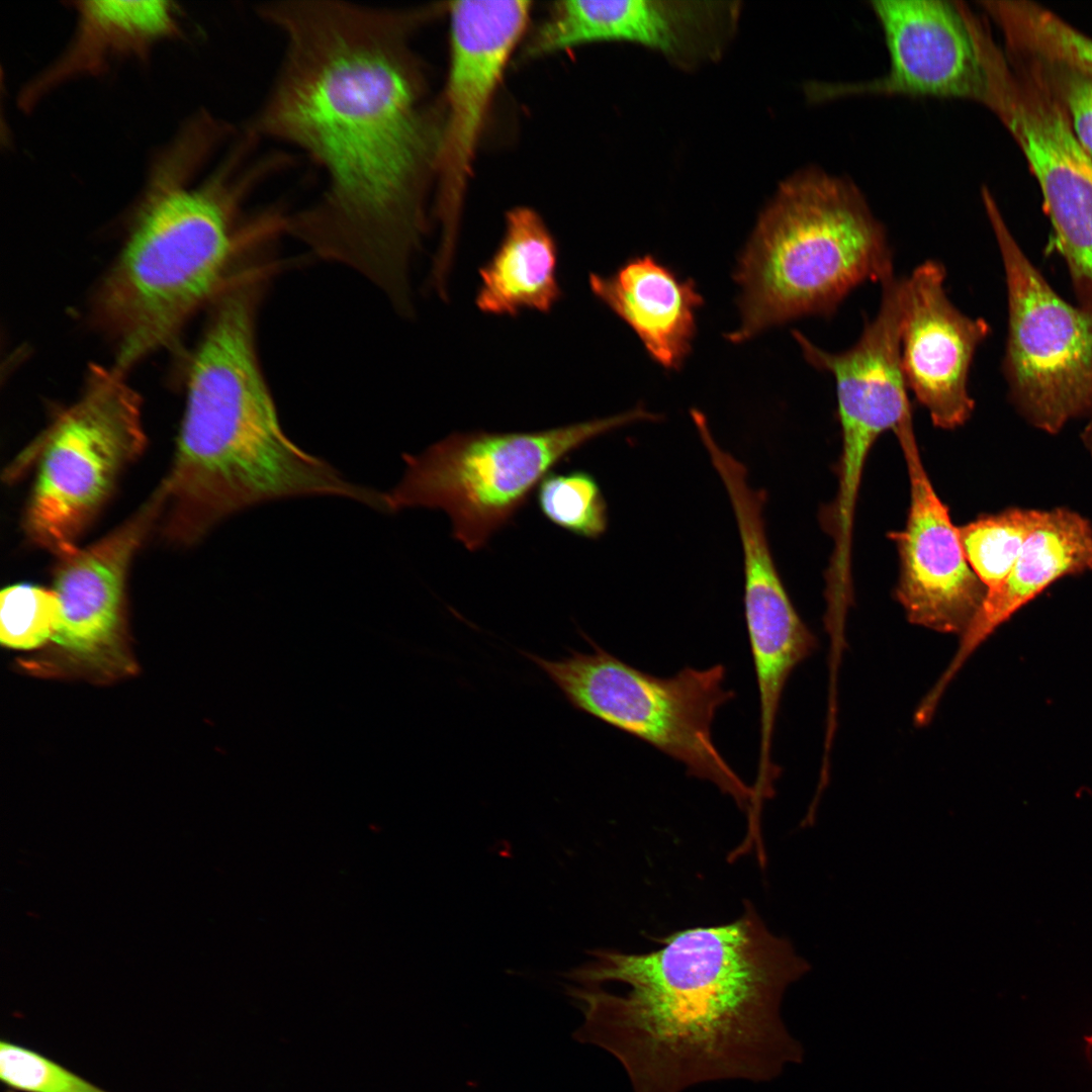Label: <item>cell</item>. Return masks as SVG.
I'll list each match as a JSON object with an SVG mask.
<instances>
[{
    "label": "cell",
    "mask_w": 1092,
    "mask_h": 1092,
    "mask_svg": "<svg viewBox=\"0 0 1092 1092\" xmlns=\"http://www.w3.org/2000/svg\"><path fill=\"white\" fill-rule=\"evenodd\" d=\"M1092 568V529L1066 510L1040 512L1007 577L987 590L948 667L927 694L938 703L968 657L1001 624L1048 585L1066 574Z\"/></svg>",
    "instance_id": "cell-20"
},
{
    "label": "cell",
    "mask_w": 1092,
    "mask_h": 1092,
    "mask_svg": "<svg viewBox=\"0 0 1092 1092\" xmlns=\"http://www.w3.org/2000/svg\"><path fill=\"white\" fill-rule=\"evenodd\" d=\"M165 491L159 485L124 522L90 545L58 557L54 573L61 614L52 640L83 658L96 657L118 639L124 623L131 561L160 523Z\"/></svg>",
    "instance_id": "cell-18"
},
{
    "label": "cell",
    "mask_w": 1092,
    "mask_h": 1092,
    "mask_svg": "<svg viewBox=\"0 0 1092 1092\" xmlns=\"http://www.w3.org/2000/svg\"><path fill=\"white\" fill-rule=\"evenodd\" d=\"M650 951L596 949L565 976L583 1015L576 1040L611 1054L633 1092L767 1082L791 1060L780 1015L808 970L751 903L726 924L675 931Z\"/></svg>",
    "instance_id": "cell-2"
},
{
    "label": "cell",
    "mask_w": 1092,
    "mask_h": 1092,
    "mask_svg": "<svg viewBox=\"0 0 1092 1092\" xmlns=\"http://www.w3.org/2000/svg\"><path fill=\"white\" fill-rule=\"evenodd\" d=\"M887 232L849 178L808 168L761 212L735 279L740 343L796 318L830 316L859 285L894 273Z\"/></svg>",
    "instance_id": "cell-5"
},
{
    "label": "cell",
    "mask_w": 1092,
    "mask_h": 1092,
    "mask_svg": "<svg viewBox=\"0 0 1092 1092\" xmlns=\"http://www.w3.org/2000/svg\"><path fill=\"white\" fill-rule=\"evenodd\" d=\"M270 273L238 270L210 303L192 357L175 456L161 484L162 534L191 545L250 507L302 495H335L384 510V494L347 480L284 433L264 378L256 322Z\"/></svg>",
    "instance_id": "cell-3"
},
{
    "label": "cell",
    "mask_w": 1092,
    "mask_h": 1092,
    "mask_svg": "<svg viewBox=\"0 0 1092 1092\" xmlns=\"http://www.w3.org/2000/svg\"><path fill=\"white\" fill-rule=\"evenodd\" d=\"M1039 515V511L1008 510L959 527L967 561L986 592L1007 577Z\"/></svg>",
    "instance_id": "cell-23"
},
{
    "label": "cell",
    "mask_w": 1092,
    "mask_h": 1092,
    "mask_svg": "<svg viewBox=\"0 0 1092 1092\" xmlns=\"http://www.w3.org/2000/svg\"><path fill=\"white\" fill-rule=\"evenodd\" d=\"M870 6L884 34L887 72L868 81L810 83L806 87L810 99L882 95L984 103L987 68L965 3L875 0Z\"/></svg>",
    "instance_id": "cell-12"
},
{
    "label": "cell",
    "mask_w": 1092,
    "mask_h": 1092,
    "mask_svg": "<svg viewBox=\"0 0 1092 1092\" xmlns=\"http://www.w3.org/2000/svg\"><path fill=\"white\" fill-rule=\"evenodd\" d=\"M249 145L218 150L214 133L188 121L155 156L122 249L97 294L100 324L126 372L169 345L188 318L210 305L267 216L239 225L242 202L262 172L243 171Z\"/></svg>",
    "instance_id": "cell-4"
},
{
    "label": "cell",
    "mask_w": 1092,
    "mask_h": 1092,
    "mask_svg": "<svg viewBox=\"0 0 1092 1092\" xmlns=\"http://www.w3.org/2000/svg\"><path fill=\"white\" fill-rule=\"evenodd\" d=\"M659 417L643 406L531 432H455L419 454H403L404 474L385 493L387 512L444 511L466 549L482 548L527 503L550 469L588 441Z\"/></svg>",
    "instance_id": "cell-6"
},
{
    "label": "cell",
    "mask_w": 1092,
    "mask_h": 1092,
    "mask_svg": "<svg viewBox=\"0 0 1092 1092\" xmlns=\"http://www.w3.org/2000/svg\"><path fill=\"white\" fill-rule=\"evenodd\" d=\"M558 262L557 242L541 215L528 206L510 209L497 248L478 270L476 307L495 316L549 313L562 297Z\"/></svg>",
    "instance_id": "cell-22"
},
{
    "label": "cell",
    "mask_w": 1092,
    "mask_h": 1092,
    "mask_svg": "<svg viewBox=\"0 0 1092 1092\" xmlns=\"http://www.w3.org/2000/svg\"><path fill=\"white\" fill-rule=\"evenodd\" d=\"M529 1H455L449 11V71L437 160L442 263L454 261L467 181L491 102L522 40Z\"/></svg>",
    "instance_id": "cell-11"
},
{
    "label": "cell",
    "mask_w": 1092,
    "mask_h": 1092,
    "mask_svg": "<svg viewBox=\"0 0 1092 1092\" xmlns=\"http://www.w3.org/2000/svg\"><path fill=\"white\" fill-rule=\"evenodd\" d=\"M255 10L284 52L250 129L302 150L326 177L315 202L283 215L282 232L408 306L441 138L408 46L423 12L334 0Z\"/></svg>",
    "instance_id": "cell-1"
},
{
    "label": "cell",
    "mask_w": 1092,
    "mask_h": 1092,
    "mask_svg": "<svg viewBox=\"0 0 1092 1092\" xmlns=\"http://www.w3.org/2000/svg\"><path fill=\"white\" fill-rule=\"evenodd\" d=\"M1085 439H1086L1087 444L1090 446V449H1091V452H1092V420H1091L1089 426L1086 429Z\"/></svg>",
    "instance_id": "cell-28"
},
{
    "label": "cell",
    "mask_w": 1092,
    "mask_h": 1092,
    "mask_svg": "<svg viewBox=\"0 0 1092 1092\" xmlns=\"http://www.w3.org/2000/svg\"><path fill=\"white\" fill-rule=\"evenodd\" d=\"M0 641L14 649H32L52 639L61 606L57 593L30 583H17L0 595Z\"/></svg>",
    "instance_id": "cell-25"
},
{
    "label": "cell",
    "mask_w": 1092,
    "mask_h": 1092,
    "mask_svg": "<svg viewBox=\"0 0 1092 1092\" xmlns=\"http://www.w3.org/2000/svg\"><path fill=\"white\" fill-rule=\"evenodd\" d=\"M910 481L905 528L891 534L900 558L896 597L908 620L938 632L962 635L986 595L965 556L959 527L924 469L913 422L895 432Z\"/></svg>",
    "instance_id": "cell-14"
},
{
    "label": "cell",
    "mask_w": 1092,
    "mask_h": 1092,
    "mask_svg": "<svg viewBox=\"0 0 1092 1092\" xmlns=\"http://www.w3.org/2000/svg\"><path fill=\"white\" fill-rule=\"evenodd\" d=\"M945 278V268L936 260L924 261L905 277L900 351L908 389L935 427L952 430L973 413L970 371L991 329L984 318L971 317L951 302Z\"/></svg>",
    "instance_id": "cell-16"
},
{
    "label": "cell",
    "mask_w": 1092,
    "mask_h": 1092,
    "mask_svg": "<svg viewBox=\"0 0 1092 1092\" xmlns=\"http://www.w3.org/2000/svg\"><path fill=\"white\" fill-rule=\"evenodd\" d=\"M733 509L743 552L744 617L759 705L758 763H772L771 746L783 692L793 670L815 649L816 638L799 616L767 542L765 493L748 483L746 467L726 456L716 464Z\"/></svg>",
    "instance_id": "cell-13"
},
{
    "label": "cell",
    "mask_w": 1092,
    "mask_h": 1092,
    "mask_svg": "<svg viewBox=\"0 0 1092 1092\" xmlns=\"http://www.w3.org/2000/svg\"><path fill=\"white\" fill-rule=\"evenodd\" d=\"M984 103L1000 118L1034 174L1080 303L1092 306V158L1076 139L1061 102L1023 58L985 53Z\"/></svg>",
    "instance_id": "cell-10"
},
{
    "label": "cell",
    "mask_w": 1092,
    "mask_h": 1092,
    "mask_svg": "<svg viewBox=\"0 0 1092 1092\" xmlns=\"http://www.w3.org/2000/svg\"><path fill=\"white\" fill-rule=\"evenodd\" d=\"M81 395L59 413L7 469L16 479L29 465L36 477L24 531L37 547L69 554L110 496L121 472L143 453L142 400L115 366L92 364Z\"/></svg>",
    "instance_id": "cell-8"
},
{
    "label": "cell",
    "mask_w": 1092,
    "mask_h": 1092,
    "mask_svg": "<svg viewBox=\"0 0 1092 1092\" xmlns=\"http://www.w3.org/2000/svg\"><path fill=\"white\" fill-rule=\"evenodd\" d=\"M581 635L592 652L568 649V655L555 660L520 653L548 675L573 709L682 763L690 777L711 782L748 813L753 789L728 764L712 734L718 710L735 698L724 686L725 666H686L661 677L630 665Z\"/></svg>",
    "instance_id": "cell-7"
},
{
    "label": "cell",
    "mask_w": 1092,
    "mask_h": 1092,
    "mask_svg": "<svg viewBox=\"0 0 1092 1092\" xmlns=\"http://www.w3.org/2000/svg\"><path fill=\"white\" fill-rule=\"evenodd\" d=\"M880 285L878 311L848 349L829 352L793 333L807 362L834 379L841 454L850 460L868 459L883 433L912 419L900 351L905 277L893 273Z\"/></svg>",
    "instance_id": "cell-15"
},
{
    "label": "cell",
    "mask_w": 1092,
    "mask_h": 1092,
    "mask_svg": "<svg viewBox=\"0 0 1092 1092\" xmlns=\"http://www.w3.org/2000/svg\"><path fill=\"white\" fill-rule=\"evenodd\" d=\"M76 25L62 54L27 82L18 97L32 110L46 96L69 82L96 77L112 64L144 61L164 41L182 31L179 9L164 0L77 1Z\"/></svg>",
    "instance_id": "cell-19"
},
{
    "label": "cell",
    "mask_w": 1092,
    "mask_h": 1092,
    "mask_svg": "<svg viewBox=\"0 0 1092 1092\" xmlns=\"http://www.w3.org/2000/svg\"><path fill=\"white\" fill-rule=\"evenodd\" d=\"M1008 51L1036 70L1064 107L1079 144L1092 158V76L1059 59L1014 48Z\"/></svg>",
    "instance_id": "cell-26"
},
{
    "label": "cell",
    "mask_w": 1092,
    "mask_h": 1092,
    "mask_svg": "<svg viewBox=\"0 0 1092 1092\" xmlns=\"http://www.w3.org/2000/svg\"><path fill=\"white\" fill-rule=\"evenodd\" d=\"M537 504L547 520L574 535L598 539L608 528L606 499L588 472L547 474L537 487Z\"/></svg>",
    "instance_id": "cell-24"
},
{
    "label": "cell",
    "mask_w": 1092,
    "mask_h": 1092,
    "mask_svg": "<svg viewBox=\"0 0 1092 1092\" xmlns=\"http://www.w3.org/2000/svg\"><path fill=\"white\" fill-rule=\"evenodd\" d=\"M592 293L626 323L648 355L665 369H678L692 349L703 296L691 279L650 255L629 259L614 273H590Z\"/></svg>",
    "instance_id": "cell-21"
},
{
    "label": "cell",
    "mask_w": 1092,
    "mask_h": 1092,
    "mask_svg": "<svg viewBox=\"0 0 1092 1092\" xmlns=\"http://www.w3.org/2000/svg\"><path fill=\"white\" fill-rule=\"evenodd\" d=\"M0 1078L23 1092H107L34 1051L0 1042Z\"/></svg>",
    "instance_id": "cell-27"
},
{
    "label": "cell",
    "mask_w": 1092,
    "mask_h": 1092,
    "mask_svg": "<svg viewBox=\"0 0 1092 1092\" xmlns=\"http://www.w3.org/2000/svg\"><path fill=\"white\" fill-rule=\"evenodd\" d=\"M982 197L1005 273L1002 373L1008 395L1034 426L1055 433L1092 412V310L1058 295L1017 244L988 189Z\"/></svg>",
    "instance_id": "cell-9"
},
{
    "label": "cell",
    "mask_w": 1092,
    "mask_h": 1092,
    "mask_svg": "<svg viewBox=\"0 0 1092 1092\" xmlns=\"http://www.w3.org/2000/svg\"><path fill=\"white\" fill-rule=\"evenodd\" d=\"M728 2L570 0L555 2L525 48L536 58L596 41L637 42L687 62L715 57L735 22Z\"/></svg>",
    "instance_id": "cell-17"
}]
</instances>
